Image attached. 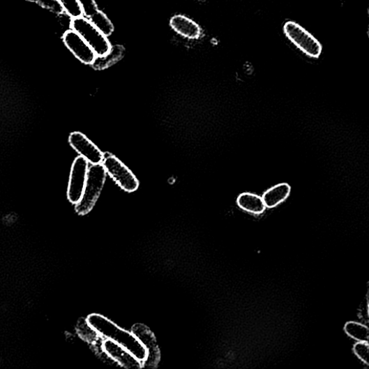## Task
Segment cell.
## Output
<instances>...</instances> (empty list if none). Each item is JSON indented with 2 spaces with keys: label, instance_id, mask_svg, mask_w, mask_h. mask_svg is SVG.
I'll use <instances>...</instances> for the list:
<instances>
[{
  "label": "cell",
  "instance_id": "obj_3",
  "mask_svg": "<svg viewBox=\"0 0 369 369\" xmlns=\"http://www.w3.org/2000/svg\"><path fill=\"white\" fill-rule=\"evenodd\" d=\"M70 29L78 33L93 49L97 57L104 56L110 52L112 43L89 20L84 16L72 19Z\"/></svg>",
  "mask_w": 369,
  "mask_h": 369
},
{
  "label": "cell",
  "instance_id": "obj_1",
  "mask_svg": "<svg viewBox=\"0 0 369 369\" xmlns=\"http://www.w3.org/2000/svg\"><path fill=\"white\" fill-rule=\"evenodd\" d=\"M86 321L103 338L111 340L123 346L142 362L145 360L146 349L132 332L119 328L110 319L98 314L89 315Z\"/></svg>",
  "mask_w": 369,
  "mask_h": 369
},
{
  "label": "cell",
  "instance_id": "obj_2",
  "mask_svg": "<svg viewBox=\"0 0 369 369\" xmlns=\"http://www.w3.org/2000/svg\"><path fill=\"white\" fill-rule=\"evenodd\" d=\"M106 177L107 173L102 164L89 167L82 197L75 205L78 214L85 215L92 211L100 197Z\"/></svg>",
  "mask_w": 369,
  "mask_h": 369
},
{
  "label": "cell",
  "instance_id": "obj_17",
  "mask_svg": "<svg viewBox=\"0 0 369 369\" xmlns=\"http://www.w3.org/2000/svg\"><path fill=\"white\" fill-rule=\"evenodd\" d=\"M89 20L105 36H110L114 31V26L112 20L101 10H98Z\"/></svg>",
  "mask_w": 369,
  "mask_h": 369
},
{
  "label": "cell",
  "instance_id": "obj_7",
  "mask_svg": "<svg viewBox=\"0 0 369 369\" xmlns=\"http://www.w3.org/2000/svg\"><path fill=\"white\" fill-rule=\"evenodd\" d=\"M132 333L143 345L146 357L142 362L143 367L156 368L160 360V352L155 335L145 325L137 324Z\"/></svg>",
  "mask_w": 369,
  "mask_h": 369
},
{
  "label": "cell",
  "instance_id": "obj_12",
  "mask_svg": "<svg viewBox=\"0 0 369 369\" xmlns=\"http://www.w3.org/2000/svg\"><path fill=\"white\" fill-rule=\"evenodd\" d=\"M292 188L288 183H280L271 188L263 195L266 208L272 209L287 199Z\"/></svg>",
  "mask_w": 369,
  "mask_h": 369
},
{
  "label": "cell",
  "instance_id": "obj_10",
  "mask_svg": "<svg viewBox=\"0 0 369 369\" xmlns=\"http://www.w3.org/2000/svg\"><path fill=\"white\" fill-rule=\"evenodd\" d=\"M103 349L108 357L124 368H140L143 367L141 361L123 348V346L111 340L104 339Z\"/></svg>",
  "mask_w": 369,
  "mask_h": 369
},
{
  "label": "cell",
  "instance_id": "obj_8",
  "mask_svg": "<svg viewBox=\"0 0 369 369\" xmlns=\"http://www.w3.org/2000/svg\"><path fill=\"white\" fill-rule=\"evenodd\" d=\"M62 39L65 46L78 60L84 64L92 65L97 56L78 33L69 29L64 32Z\"/></svg>",
  "mask_w": 369,
  "mask_h": 369
},
{
  "label": "cell",
  "instance_id": "obj_5",
  "mask_svg": "<svg viewBox=\"0 0 369 369\" xmlns=\"http://www.w3.org/2000/svg\"><path fill=\"white\" fill-rule=\"evenodd\" d=\"M284 31L287 37L303 53L313 58L321 55L322 47L319 41L295 22H287Z\"/></svg>",
  "mask_w": 369,
  "mask_h": 369
},
{
  "label": "cell",
  "instance_id": "obj_20",
  "mask_svg": "<svg viewBox=\"0 0 369 369\" xmlns=\"http://www.w3.org/2000/svg\"><path fill=\"white\" fill-rule=\"evenodd\" d=\"M354 352L356 356L364 363H369V344L368 342L358 341L354 347Z\"/></svg>",
  "mask_w": 369,
  "mask_h": 369
},
{
  "label": "cell",
  "instance_id": "obj_11",
  "mask_svg": "<svg viewBox=\"0 0 369 369\" xmlns=\"http://www.w3.org/2000/svg\"><path fill=\"white\" fill-rule=\"evenodd\" d=\"M170 25L173 31L188 39H199L202 34L199 25L183 15L173 16L170 19Z\"/></svg>",
  "mask_w": 369,
  "mask_h": 369
},
{
  "label": "cell",
  "instance_id": "obj_18",
  "mask_svg": "<svg viewBox=\"0 0 369 369\" xmlns=\"http://www.w3.org/2000/svg\"><path fill=\"white\" fill-rule=\"evenodd\" d=\"M63 10V13L66 14L71 19L83 16L80 0H59Z\"/></svg>",
  "mask_w": 369,
  "mask_h": 369
},
{
  "label": "cell",
  "instance_id": "obj_13",
  "mask_svg": "<svg viewBox=\"0 0 369 369\" xmlns=\"http://www.w3.org/2000/svg\"><path fill=\"white\" fill-rule=\"evenodd\" d=\"M125 51V48L121 45H112L110 52L107 54L96 57L92 63L93 69L100 71L110 68L123 58Z\"/></svg>",
  "mask_w": 369,
  "mask_h": 369
},
{
  "label": "cell",
  "instance_id": "obj_21",
  "mask_svg": "<svg viewBox=\"0 0 369 369\" xmlns=\"http://www.w3.org/2000/svg\"><path fill=\"white\" fill-rule=\"evenodd\" d=\"M83 16L89 19L99 10L96 0H80Z\"/></svg>",
  "mask_w": 369,
  "mask_h": 369
},
{
  "label": "cell",
  "instance_id": "obj_14",
  "mask_svg": "<svg viewBox=\"0 0 369 369\" xmlns=\"http://www.w3.org/2000/svg\"><path fill=\"white\" fill-rule=\"evenodd\" d=\"M236 203L244 211L257 215L264 213L266 209L262 197L250 193L239 195Z\"/></svg>",
  "mask_w": 369,
  "mask_h": 369
},
{
  "label": "cell",
  "instance_id": "obj_19",
  "mask_svg": "<svg viewBox=\"0 0 369 369\" xmlns=\"http://www.w3.org/2000/svg\"><path fill=\"white\" fill-rule=\"evenodd\" d=\"M26 1L34 3L57 15L63 13L59 0H26Z\"/></svg>",
  "mask_w": 369,
  "mask_h": 369
},
{
  "label": "cell",
  "instance_id": "obj_6",
  "mask_svg": "<svg viewBox=\"0 0 369 369\" xmlns=\"http://www.w3.org/2000/svg\"><path fill=\"white\" fill-rule=\"evenodd\" d=\"M89 163L84 158L77 157L72 166L68 190L69 201L77 204L81 199L89 169Z\"/></svg>",
  "mask_w": 369,
  "mask_h": 369
},
{
  "label": "cell",
  "instance_id": "obj_16",
  "mask_svg": "<svg viewBox=\"0 0 369 369\" xmlns=\"http://www.w3.org/2000/svg\"><path fill=\"white\" fill-rule=\"evenodd\" d=\"M77 333L84 340L91 342L93 345H103L104 338L99 336L86 319L78 324Z\"/></svg>",
  "mask_w": 369,
  "mask_h": 369
},
{
  "label": "cell",
  "instance_id": "obj_15",
  "mask_svg": "<svg viewBox=\"0 0 369 369\" xmlns=\"http://www.w3.org/2000/svg\"><path fill=\"white\" fill-rule=\"evenodd\" d=\"M344 330L347 335L358 341L368 342L369 329L363 324L349 322L345 324Z\"/></svg>",
  "mask_w": 369,
  "mask_h": 369
},
{
  "label": "cell",
  "instance_id": "obj_4",
  "mask_svg": "<svg viewBox=\"0 0 369 369\" xmlns=\"http://www.w3.org/2000/svg\"><path fill=\"white\" fill-rule=\"evenodd\" d=\"M106 173L123 190L133 193L138 190L140 181L131 170L115 156L105 153L101 163Z\"/></svg>",
  "mask_w": 369,
  "mask_h": 369
},
{
  "label": "cell",
  "instance_id": "obj_9",
  "mask_svg": "<svg viewBox=\"0 0 369 369\" xmlns=\"http://www.w3.org/2000/svg\"><path fill=\"white\" fill-rule=\"evenodd\" d=\"M71 146L77 153L91 165L101 164L104 153L84 134L75 132L69 137Z\"/></svg>",
  "mask_w": 369,
  "mask_h": 369
}]
</instances>
